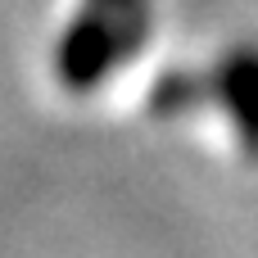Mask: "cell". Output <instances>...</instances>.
Listing matches in <instances>:
<instances>
[{
  "mask_svg": "<svg viewBox=\"0 0 258 258\" xmlns=\"http://www.w3.org/2000/svg\"><path fill=\"white\" fill-rule=\"evenodd\" d=\"M136 36H145V0H86L77 23L54 45L59 82L73 91L95 86Z\"/></svg>",
  "mask_w": 258,
  "mask_h": 258,
  "instance_id": "obj_1",
  "label": "cell"
},
{
  "mask_svg": "<svg viewBox=\"0 0 258 258\" xmlns=\"http://www.w3.org/2000/svg\"><path fill=\"white\" fill-rule=\"evenodd\" d=\"M222 104L231 109V122L245 141V150L258 154V50H236L218 73Z\"/></svg>",
  "mask_w": 258,
  "mask_h": 258,
  "instance_id": "obj_2",
  "label": "cell"
}]
</instances>
